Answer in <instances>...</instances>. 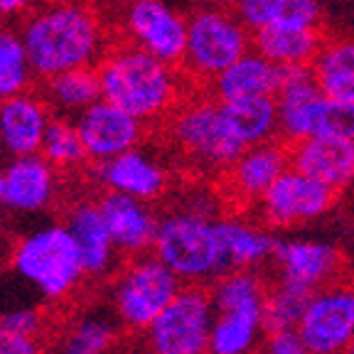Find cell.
Masks as SVG:
<instances>
[{"label":"cell","mask_w":354,"mask_h":354,"mask_svg":"<svg viewBox=\"0 0 354 354\" xmlns=\"http://www.w3.org/2000/svg\"><path fill=\"white\" fill-rule=\"evenodd\" d=\"M310 354H344L354 339V286L330 283L310 295L298 322Z\"/></svg>","instance_id":"7c38bea8"},{"label":"cell","mask_w":354,"mask_h":354,"mask_svg":"<svg viewBox=\"0 0 354 354\" xmlns=\"http://www.w3.org/2000/svg\"><path fill=\"white\" fill-rule=\"evenodd\" d=\"M273 261L281 281L300 286L310 293L335 283L342 271L339 251L325 241H310V239L278 241Z\"/></svg>","instance_id":"d6986e66"},{"label":"cell","mask_w":354,"mask_h":354,"mask_svg":"<svg viewBox=\"0 0 354 354\" xmlns=\"http://www.w3.org/2000/svg\"><path fill=\"white\" fill-rule=\"evenodd\" d=\"M214 325L209 354H254L266 335V295L254 271H227L214 281Z\"/></svg>","instance_id":"5b68a950"},{"label":"cell","mask_w":354,"mask_h":354,"mask_svg":"<svg viewBox=\"0 0 354 354\" xmlns=\"http://www.w3.org/2000/svg\"><path fill=\"white\" fill-rule=\"evenodd\" d=\"M64 227L69 229L74 243H77L86 276L104 278L116 271L121 254L111 241L99 202H77L72 209L66 212Z\"/></svg>","instance_id":"7402d4cb"},{"label":"cell","mask_w":354,"mask_h":354,"mask_svg":"<svg viewBox=\"0 0 354 354\" xmlns=\"http://www.w3.org/2000/svg\"><path fill=\"white\" fill-rule=\"evenodd\" d=\"M288 167H290V145L276 138L268 143L243 148L241 155L219 180L224 183V189L232 202L243 207H256L259 199L271 189V185Z\"/></svg>","instance_id":"5bb4252c"},{"label":"cell","mask_w":354,"mask_h":354,"mask_svg":"<svg viewBox=\"0 0 354 354\" xmlns=\"http://www.w3.org/2000/svg\"><path fill=\"white\" fill-rule=\"evenodd\" d=\"M239 15L251 32L273 25H320L322 10L317 0H249L239 8Z\"/></svg>","instance_id":"f546056e"},{"label":"cell","mask_w":354,"mask_h":354,"mask_svg":"<svg viewBox=\"0 0 354 354\" xmlns=\"http://www.w3.org/2000/svg\"><path fill=\"white\" fill-rule=\"evenodd\" d=\"M37 0H0V20L28 17L35 10Z\"/></svg>","instance_id":"74e56055"},{"label":"cell","mask_w":354,"mask_h":354,"mask_svg":"<svg viewBox=\"0 0 354 354\" xmlns=\"http://www.w3.org/2000/svg\"><path fill=\"white\" fill-rule=\"evenodd\" d=\"M290 165L342 192L354 183V140L310 136L290 145Z\"/></svg>","instance_id":"44dd1931"},{"label":"cell","mask_w":354,"mask_h":354,"mask_svg":"<svg viewBox=\"0 0 354 354\" xmlns=\"http://www.w3.org/2000/svg\"><path fill=\"white\" fill-rule=\"evenodd\" d=\"M283 69L266 59L261 52L249 50L241 59L227 66L219 77L207 84V91L214 96L219 104H232V101L256 99V96H276L281 88Z\"/></svg>","instance_id":"603a6c76"},{"label":"cell","mask_w":354,"mask_h":354,"mask_svg":"<svg viewBox=\"0 0 354 354\" xmlns=\"http://www.w3.org/2000/svg\"><path fill=\"white\" fill-rule=\"evenodd\" d=\"M187 47L180 69L192 84L207 86L254 47V32L229 8H199L187 17Z\"/></svg>","instance_id":"52a82bcc"},{"label":"cell","mask_w":354,"mask_h":354,"mask_svg":"<svg viewBox=\"0 0 354 354\" xmlns=\"http://www.w3.org/2000/svg\"><path fill=\"white\" fill-rule=\"evenodd\" d=\"M315 136H332V138L354 140V104L352 101H335L322 96L317 109Z\"/></svg>","instance_id":"836d02e7"},{"label":"cell","mask_w":354,"mask_h":354,"mask_svg":"<svg viewBox=\"0 0 354 354\" xmlns=\"http://www.w3.org/2000/svg\"><path fill=\"white\" fill-rule=\"evenodd\" d=\"M42 94L47 104L52 106L59 116L77 118L82 111L101 99V82L96 66H79V69H66L55 77L44 79Z\"/></svg>","instance_id":"83f0119b"},{"label":"cell","mask_w":354,"mask_h":354,"mask_svg":"<svg viewBox=\"0 0 354 354\" xmlns=\"http://www.w3.org/2000/svg\"><path fill=\"white\" fill-rule=\"evenodd\" d=\"M187 17L170 0H131L121 8L126 42L150 52L167 64L183 62L187 47Z\"/></svg>","instance_id":"30bf717a"},{"label":"cell","mask_w":354,"mask_h":354,"mask_svg":"<svg viewBox=\"0 0 354 354\" xmlns=\"http://www.w3.org/2000/svg\"><path fill=\"white\" fill-rule=\"evenodd\" d=\"M3 192H6V172L0 170V205H3Z\"/></svg>","instance_id":"ab89813d"},{"label":"cell","mask_w":354,"mask_h":354,"mask_svg":"<svg viewBox=\"0 0 354 354\" xmlns=\"http://www.w3.org/2000/svg\"><path fill=\"white\" fill-rule=\"evenodd\" d=\"M337 194L320 180L290 165L259 199L256 214L266 227L290 229L327 214L337 202Z\"/></svg>","instance_id":"8fae6325"},{"label":"cell","mask_w":354,"mask_h":354,"mask_svg":"<svg viewBox=\"0 0 354 354\" xmlns=\"http://www.w3.org/2000/svg\"><path fill=\"white\" fill-rule=\"evenodd\" d=\"M74 121L82 133L88 160L99 162V165L126 150L138 148L145 136V123L140 118L106 99L91 104Z\"/></svg>","instance_id":"4fadbf2b"},{"label":"cell","mask_w":354,"mask_h":354,"mask_svg":"<svg viewBox=\"0 0 354 354\" xmlns=\"http://www.w3.org/2000/svg\"><path fill=\"white\" fill-rule=\"evenodd\" d=\"M180 288L183 281L155 254L136 256L111 283V308L126 330L145 332Z\"/></svg>","instance_id":"ba28073f"},{"label":"cell","mask_w":354,"mask_h":354,"mask_svg":"<svg viewBox=\"0 0 354 354\" xmlns=\"http://www.w3.org/2000/svg\"><path fill=\"white\" fill-rule=\"evenodd\" d=\"M52 106L44 94L22 91L10 99H3L0 106V153L8 158L39 153L44 133L52 123Z\"/></svg>","instance_id":"2e32d148"},{"label":"cell","mask_w":354,"mask_h":354,"mask_svg":"<svg viewBox=\"0 0 354 354\" xmlns=\"http://www.w3.org/2000/svg\"><path fill=\"white\" fill-rule=\"evenodd\" d=\"M39 155H44L57 170H77L88 160L86 148H84L82 133L72 116H55L44 133Z\"/></svg>","instance_id":"1f68e13d"},{"label":"cell","mask_w":354,"mask_h":354,"mask_svg":"<svg viewBox=\"0 0 354 354\" xmlns=\"http://www.w3.org/2000/svg\"><path fill=\"white\" fill-rule=\"evenodd\" d=\"M221 106L227 111L229 123H232L234 133H236V138L241 140L243 148L281 138L278 136L276 96H256V99L232 101V104Z\"/></svg>","instance_id":"f1b7e54d"},{"label":"cell","mask_w":354,"mask_h":354,"mask_svg":"<svg viewBox=\"0 0 354 354\" xmlns=\"http://www.w3.org/2000/svg\"><path fill=\"white\" fill-rule=\"evenodd\" d=\"M99 209L118 254L126 259L153 254L160 216L150 209V202L106 189L99 197Z\"/></svg>","instance_id":"9a60e30c"},{"label":"cell","mask_w":354,"mask_h":354,"mask_svg":"<svg viewBox=\"0 0 354 354\" xmlns=\"http://www.w3.org/2000/svg\"><path fill=\"white\" fill-rule=\"evenodd\" d=\"M35 66L20 30L0 28V99L30 91L35 84Z\"/></svg>","instance_id":"4dcf8cb0"},{"label":"cell","mask_w":354,"mask_h":354,"mask_svg":"<svg viewBox=\"0 0 354 354\" xmlns=\"http://www.w3.org/2000/svg\"><path fill=\"white\" fill-rule=\"evenodd\" d=\"M165 123L180 160L199 175L221 177L243 150L224 106L209 91L199 96L187 94Z\"/></svg>","instance_id":"277c9868"},{"label":"cell","mask_w":354,"mask_h":354,"mask_svg":"<svg viewBox=\"0 0 354 354\" xmlns=\"http://www.w3.org/2000/svg\"><path fill=\"white\" fill-rule=\"evenodd\" d=\"M325 35L320 25H273L254 32V50L281 69L310 66L320 52Z\"/></svg>","instance_id":"cb8c5ba5"},{"label":"cell","mask_w":354,"mask_h":354,"mask_svg":"<svg viewBox=\"0 0 354 354\" xmlns=\"http://www.w3.org/2000/svg\"><path fill=\"white\" fill-rule=\"evenodd\" d=\"M153 254L183 283L202 286L229 271L219 236V219L197 202L160 216Z\"/></svg>","instance_id":"3957f363"},{"label":"cell","mask_w":354,"mask_h":354,"mask_svg":"<svg viewBox=\"0 0 354 354\" xmlns=\"http://www.w3.org/2000/svg\"><path fill=\"white\" fill-rule=\"evenodd\" d=\"M344 354H354V339H352V344H349V349Z\"/></svg>","instance_id":"b9f144b4"},{"label":"cell","mask_w":354,"mask_h":354,"mask_svg":"<svg viewBox=\"0 0 354 354\" xmlns=\"http://www.w3.org/2000/svg\"><path fill=\"white\" fill-rule=\"evenodd\" d=\"M209 6H219V8H229V10H239L243 3H249V0H207Z\"/></svg>","instance_id":"f35d334b"},{"label":"cell","mask_w":354,"mask_h":354,"mask_svg":"<svg viewBox=\"0 0 354 354\" xmlns=\"http://www.w3.org/2000/svg\"><path fill=\"white\" fill-rule=\"evenodd\" d=\"M118 325L113 308H86L69 320L57 335L52 354H109L118 339Z\"/></svg>","instance_id":"d4e9b609"},{"label":"cell","mask_w":354,"mask_h":354,"mask_svg":"<svg viewBox=\"0 0 354 354\" xmlns=\"http://www.w3.org/2000/svg\"><path fill=\"white\" fill-rule=\"evenodd\" d=\"M261 352L263 354H310L298 327H271V330H266L263 342H261Z\"/></svg>","instance_id":"e575fe53"},{"label":"cell","mask_w":354,"mask_h":354,"mask_svg":"<svg viewBox=\"0 0 354 354\" xmlns=\"http://www.w3.org/2000/svg\"><path fill=\"white\" fill-rule=\"evenodd\" d=\"M0 354H47L39 335H30L0 320Z\"/></svg>","instance_id":"d590c367"},{"label":"cell","mask_w":354,"mask_h":354,"mask_svg":"<svg viewBox=\"0 0 354 354\" xmlns=\"http://www.w3.org/2000/svg\"><path fill=\"white\" fill-rule=\"evenodd\" d=\"M322 96L354 104V39L325 37L315 62L310 64Z\"/></svg>","instance_id":"4316f807"},{"label":"cell","mask_w":354,"mask_h":354,"mask_svg":"<svg viewBox=\"0 0 354 354\" xmlns=\"http://www.w3.org/2000/svg\"><path fill=\"white\" fill-rule=\"evenodd\" d=\"M219 236L229 271H254L256 266L273 259L278 246V239L271 232L236 216H221Z\"/></svg>","instance_id":"484cf974"},{"label":"cell","mask_w":354,"mask_h":354,"mask_svg":"<svg viewBox=\"0 0 354 354\" xmlns=\"http://www.w3.org/2000/svg\"><path fill=\"white\" fill-rule=\"evenodd\" d=\"M278 101V136L288 145L315 136L317 109L322 104V91L317 86L310 66L283 69Z\"/></svg>","instance_id":"ac0fdd59"},{"label":"cell","mask_w":354,"mask_h":354,"mask_svg":"<svg viewBox=\"0 0 354 354\" xmlns=\"http://www.w3.org/2000/svg\"><path fill=\"white\" fill-rule=\"evenodd\" d=\"M99 183L111 192L155 202L170 187V170L150 150L131 148L99 165Z\"/></svg>","instance_id":"e0dca14e"},{"label":"cell","mask_w":354,"mask_h":354,"mask_svg":"<svg viewBox=\"0 0 354 354\" xmlns=\"http://www.w3.org/2000/svg\"><path fill=\"white\" fill-rule=\"evenodd\" d=\"M0 320L17 327V330H22V332H30V335H39V330H42V317H39V313L35 308H28V305L6 310V313L0 315Z\"/></svg>","instance_id":"8d00e7d4"},{"label":"cell","mask_w":354,"mask_h":354,"mask_svg":"<svg viewBox=\"0 0 354 354\" xmlns=\"http://www.w3.org/2000/svg\"><path fill=\"white\" fill-rule=\"evenodd\" d=\"M212 325V293L187 283L145 330V339L150 352L158 354H209Z\"/></svg>","instance_id":"9c48e42d"},{"label":"cell","mask_w":354,"mask_h":354,"mask_svg":"<svg viewBox=\"0 0 354 354\" xmlns=\"http://www.w3.org/2000/svg\"><path fill=\"white\" fill-rule=\"evenodd\" d=\"M3 172H6L3 205L8 209L35 214L52 205L57 192V167L44 155L35 153L10 158Z\"/></svg>","instance_id":"ffe728a7"},{"label":"cell","mask_w":354,"mask_h":354,"mask_svg":"<svg viewBox=\"0 0 354 354\" xmlns=\"http://www.w3.org/2000/svg\"><path fill=\"white\" fill-rule=\"evenodd\" d=\"M150 354H158V352H150Z\"/></svg>","instance_id":"ee69618b"},{"label":"cell","mask_w":354,"mask_h":354,"mask_svg":"<svg viewBox=\"0 0 354 354\" xmlns=\"http://www.w3.org/2000/svg\"><path fill=\"white\" fill-rule=\"evenodd\" d=\"M10 266L17 278L32 286L47 303L66 300L86 276L77 243L62 224H50L22 236L12 249Z\"/></svg>","instance_id":"8992f818"},{"label":"cell","mask_w":354,"mask_h":354,"mask_svg":"<svg viewBox=\"0 0 354 354\" xmlns=\"http://www.w3.org/2000/svg\"><path fill=\"white\" fill-rule=\"evenodd\" d=\"M0 106H3V99H0Z\"/></svg>","instance_id":"7bdbcfd3"},{"label":"cell","mask_w":354,"mask_h":354,"mask_svg":"<svg viewBox=\"0 0 354 354\" xmlns=\"http://www.w3.org/2000/svg\"><path fill=\"white\" fill-rule=\"evenodd\" d=\"M101 82V99L150 126L175 113L189 94L185 72L177 64L158 59L136 44H116L96 64Z\"/></svg>","instance_id":"6da1fadb"},{"label":"cell","mask_w":354,"mask_h":354,"mask_svg":"<svg viewBox=\"0 0 354 354\" xmlns=\"http://www.w3.org/2000/svg\"><path fill=\"white\" fill-rule=\"evenodd\" d=\"M20 32L39 79L94 66L109 52L99 15L82 0H52L35 8L22 20Z\"/></svg>","instance_id":"7a4b0ae2"},{"label":"cell","mask_w":354,"mask_h":354,"mask_svg":"<svg viewBox=\"0 0 354 354\" xmlns=\"http://www.w3.org/2000/svg\"><path fill=\"white\" fill-rule=\"evenodd\" d=\"M310 290L293 286L288 281H278V286L268 288L266 295V327H298L305 308H308Z\"/></svg>","instance_id":"d6a6232c"},{"label":"cell","mask_w":354,"mask_h":354,"mask_svg":"<svg viewBox=\"0 0 354 354\" xmlns=\"http://www.w3.org/2000/svg\"><path fill=\"white\" fill-rule=\"evenodd\" d=\"M106 6H118V8H123V6H128L131 0H104Z\"/></svg>","instance_id":"60d3db41"}]
</instances>
